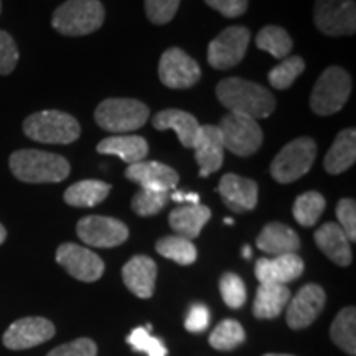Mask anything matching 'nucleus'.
I'll return each mask as SVG.
<instances>
[{"instance_id": "nucleus-1", "label": "nucleus", "mask_w": 356, "mask_h": 356, "mask_svg": "<svg viewBox=\"0 0 356 356\" xmlns=\"http://www.w3.org/2000/svg\"><path fill=\"white\" fill-rule=\"evenodd\" d=\"M218 101L229 113L243 114L259 121L269 118L275 109V97L261 84L241 78H226L216 86Z\"/></svg>"}, {"instance_id": "nucleus-2", "label": "nucleus", "mask_w": 356, "mask_h": 356, "mask_svg": "<svg viewBox=\"0 0 356 356\" xmlns=\"http://www.w3.org/2000/svg\"><path fill=\"white\" fill-rule=\"evenodd\" d=\"M13 177L24 184H60L68 178L70 162L61 155L37 149L15 150L8 159Z\"/></svg>"}, {"instance_id": "nucleus-3", "label": "nucleus", "mask_w": 356, "mask_h": 356, "mask_svg": "<svg viewBox=\"0 0 356 356\" xmlns=\"http://www.w3.org/2000/svg\"><path fill=\"white\" fill-rule=\"evenodd\" d=\"M106 10L99 0H66L53 12L51 25L66 37H83L104 24Z\"/></svg>"}, {"instance_id": "nucleus-4", "label": "nucleus", "mask_w": 356, "mask_h": 356, "mask_svg": "<svg viewBox=\"0 0 356 356\" xmlns=\"http://www.w3.org/2000/svg\"><path fill=\"white\" fill-rule=\"evenodd\" d=\"M29 139L40 144H73L81 136V126L73 115L63 111H40L30 114L24 122Z\"/></svg>"}, {"instance_id": "nucleus-5", "label": "nucleus", "mask_w": 356, "mask_h": 356, "mask_svg": "<svg viewBox=\"0 0 356 356\" xmlns=\"http://www.w3.org/2000/svg\"><path fill=\"white\" fill-rule=\"evenodd\" d=\"M149 106L129 97H109L102 101L95 111L97 126L115 136L144 127L149 121Z\"/></svg>"}, {"instance_id": "nucleus-6", "label": "nucleus", "mask_w": 356, "mask_h": 356, "mask_svg": "<svg viewBox=\"0 0 356 356\" xmlns=\"http://www.w3.org/2000/svg\"><path fill=\"white\" fill-rule=\"evenodd\" d=\"M351 95V78L340 66H330L320 74L310 95V108L318 115H332L343 109Z\"/></svg>"}, {"instance_id": "nucleus-7", "label": "nucleus", "mask_w": 356, "mask_h": 356, "mask_svg": "<svg viewBox=\"0 0 356 356\" xmlns=\"http://www.w3.org/2000/svg\"><path fill=\"white\" fill-rule=\"evenodd\" d=\"M317 157V144L310 137H299L279 150L270 162V175L277 184H292L299 180L314 165Z\"/></svg>"}, {"instance_id": "nucleus-8", "label": "nucleus", "mask_w": 356, "mask_h": 356, "mask_svg": "<svg viewBox=\"0 0 356 356\" xmlns=\"http://www.w3.org/2000/svg\"><path fill=\"white\" fill-rule=\"evenodd\" d=\"M216 127L220 131L225 150H229L238 157H249L256 154L264 140V134L257 121L243 114H226Z\"/></svg>"}, {"instance_id": "nucleus-9", "label": "nucleus", "mask_w": 356, "mask_h": 356, "mask_svg": "<svg viewBox=\"0 0 356 356\" xmlns=\"http://www.w3.org/2000/svg\"><path fill=\"white\" fill-rule=\"evenodd\" d=\"M314 20L317 29L328 37H341L356 32L355 0H315Z\"/></svg>"}, {"instance_id": "nucleus-10", "label": "nucleus", "mask_w": 356, "mask_h": 356, "mask_svg": "<svg viewBox=\"0 0 356 356\" xmlns=\"http://www.w3.org/2000/svg\"><path fill=\"white\" fill-rule=\"evenodd\" d=\"M251 32L246 26H228L211 40L208 47V63L215 70H229L243 61L248 51Z\"/></svg>"}, {"instance_id": "nucleus-11", "label": "nucleus", "mask_w": 356, "mask_h": 356, "mask_svg": "<svg viewBox=\"0 0 356 356\" xmlns=\"http://www.w3.org/2000/svg\"><path fill=\"white\" fill-rule=\"evenodd\" d=\"M76 233L79 239L92 248H115L127 241L129 228L121 220L109 216H84L78 221Z\"/></svg>"}, {"instance_id": "nucleus-12", "label": "nucleus", "mask_w": 356, "mask_h": 356, "mask_svg": "<svg viewBox=\"0 0 356 356\" xmlns=\"http://www.w3.org/2000/svg\"><path fill=\"white\" fill-rule=\"evenodd\" d=\"M159 78L167 88L186 89L200 81L202 70L197 61L181 48H168L160 56Z\"/></svg>"}, {"instance_id": "nucleus-13", "label": "nucleus", "mask_w": 356, "mask_h": 356, "mask_svg": "<svg viewBox=\"0 0 356 356\" xmlns=\"http://www.w3.org/2000/svg\"><path fill=\"white\" fill-rule=\"evenodd\" d=\"M56 262L71 277L81 282H95L104 274V262L91 249L74 243H65L56 249Z\"/></svg>"}, {"instance_id": "nucleus-14", "label": "nucleus", "mask_w": 356, "mask_h": 356, "mask_svg": "<svg viewBox=\"0 0 356 356\" xmlns=\"http://www.w3.org/2000/svg\"><path fill=\"white\" fill-rule=\"evenodd\" d=\"M56 328L48 318L25 317L13 322L3 333V345L8 350H29L55 337Z\"/></svg>"}, {"instance_id": "nucleus-15", "label": "nucleus", "mask_w": 356, "mask_h": 356, "mask_svg": "<svg viewBox=\"0 0 356 356\" xmlns=\"http://www.w3.org/2000/svg\"><path fill=\"white\" fill-rule=\"evenodd\" d=\"M325 291L318 284H307L296 293L293 299L287 304V325L293 330L307 328L317 320L320 312L323 310Z\"/></svg>"}, {"instance_id": "nucleus-16", "label": "nucleus", "mask_w": 356, "mask_h": 356, "mask_svg": "<svg viewBox=\"0 0 356 356\" xmlns=\"http://www.w3.org/2000/svg\"><path fill=\"white\" fill-rule=\"evenodd\" d=\"M218 193L221 195L226 207L234 213L254 210L259 200V188L256 181L236 173H226L221 177Z\"/></svg>"}, {"instance_id": "nucleus-17", "label": "nucleus", "mask_w": 356, "mask_h": 356, "mask_svg": "<svg viewBox=\"0 0 356 356\" xmlns=\"http://www.w3.org/2000/svg\"><path fill=\"white\" fill-rule=\"evenodd\" d=\"M305 264L297 252L274 257H261L254 266V274L259 284H286L299 279L304 274Z\"/></svg>"}, {"instance_id": "nucleus-18", "label": "nucleus", "mask_w": 356, "mask_h": 356, "mask_svg": "<svg viewBox=\"0 0 356 356\" xmlns=\"http://www.w3.org/2000/svg\"><path fill=\"white\" fill-rule=\"evenodd\" d=\"M126 178L140 186L142 190L170 191L178 185V173L165 163L142 160L126 168Z\"/></svg>"}, {"instance_id": "nucleus-19", "label": "nucleus", "mask_w": 356, "mask_h": 356, "mask_svg": "<svg viewBox=\"0 0 356 356\" xmlns=\"http://www.w3.org/2000/svg\"><path fill=\"white\" fill-rule=\"evenodd\" d=\"M195 159L200 165V177H210L218 172L225 160V145H222L220 131L216 126H202L193 144Z\"/></svg>"}, {"instance_id": "nucleus-20", "label": "nucleus", "mask_w": 356, "mask_h": 356, "mask_svg": "<svg viewBox=\"0 0 356 356\" xmlns=\"http://www.w3.org/2000/svg\"><path fill=\"white\" fill-rule=\"evenodd\" d=\"M157 264L149 256H134L122 267V280L126 287L139 299H150L155 292Z\"/></svg>"}, {"instance_id": "nucleus-21", "label": "nucleus", "mask_w": 356, "mask_h": 356, "mask_svg": "<svg viewBox=\"0 0 356 356\" xmlns=\"http://www.w3.org/2000/svg\"><path fill=\"white\" fill-rule=\"evenodd\" d=\"M257 249L270 256H282V254H293L299 251L300 239L291 226L284 222L273 221L266 225L256 239Z\"/></svg>"}, {"instance_id": "nucleus-22", "label": "nucleus", "mask_w": 356, "mask_h": 356, "mask_svg": "<svg viewBox=\"0 0 356 356\" xmlns=\"http://www.w3.org/2000/svg\"><path fill=\"white\" fill-rule=\"evenodd\" d=\"M152 126L157 131H173L178 136V140L186 149H193L195 140L200 132V122L195 115L181 109L160 111L152 118Z\"/></svg>"}, {"instance_id": "nucleus-23", "label": "nucleus", "mask_w": 356, "mask_h": 356, "mask_svg": "<svg viewBox=\"0 0 356 356\" xmlns=\"http://www.w3.org/2000/svg\"><path fill=\"white\" fill-rule=\"evenodd\" d=\"M314 238L320 251L337 266L346 267L351 264L353 256H351L350 239L337 222H325L315 231Z\"/></svg>"}, {"instance_id": "nucleus-24", "label": "nucleus", "mask_w": 356, "mask_h": 356, "mask_svg": "<svg viewBox=\"0 0 356 356\" xmlns=\"http://www.w3.org/2000/svg\"><path fill=\"white\" fill-rule=\"evenodd\" d=\"M210 208L204 207V204H185V207L175 208L168 215V222H170V228L175 231L177 236L193 241L202 233V229L210 221Z\"/></svg>"}, {"instance_id": "nucleus-25", "label": "nucleus", "mask_w": 356, "mask_h": 356, "mask_svg": "<svg viewBox=\"0 0 356 356\" xmlns=\"http://www.w3.org/2000/svg\"><path fill=\"white\" fill-rule=\"evenodd\" d=\"M96 150L104 155H115L124 162L132 165V163L142 162L149 154V144L144 137L140 136H127V134H119V136H111L102 139L97 144Z\"/></svg>"}, {"instance_id": "nucleus-26", "label": "nucleus", "mask_w": 356, "mask_h": 356, "mask_svg": "<svg viewBox=\"0 0 356 356\" xmlns=\"http://www.w3.org/2000/svg\"><path fill=\"white\" fill-rule=\"evenodd\" d=\"M356 160V131L345 129L337 136L330 150L323 159V168L330 175H340L348 170Z\"/></svg>"}, {"instance_id": "nucleus-27", "label": "nucleus", "mask_w": 356, "mask_h": 356, "mask_svg": "<svg viewBox=\"0 0 356 356\" xmlns=\"http://www.w3.org/2000/svg\"><path fill=\"white\" fill-rule=\"evenodd\" d=\"M291 300V291L280 284H259L252 312L257 318L270 320L279 317Z\"/></svg>"}, {"instance_id": "nucleus-28", "label": "nucleus", "mask_w": 356, "mask_h": 356, "mask_svg": "<svg viewBox=\"0 0 356 356\" xmlns=\"http://www.w3.org/2000/svg\"><path fill=\"white\" fill-rule=\"evenodd\" d=\"M111 185L101 180H81L65 191V202L74 208H92L108 198Z\"/></svg>"}, {"instance_id": "nucleus-29", "label": "nucleus", "mask_w": 356, "mask_h": 356, "mask_svg": "<svg viewBox=\"0 0 356 356\" xmlns=\"http://www.w3.org/2000/svg\"><path fill=\"white\" fill-rule=\"evenodd\" d=\"M330 337L338 348L350 356L356 355V310L346 307L337 315L330 328Z\"/></svg>"}, {"instance_id": "nucleus-30", "label": "nucleus", "mask_w": 356, "mask_h": 356, "mask_svg": "<svg viewBox=\"0 0 356 356\" xmlns=\"http://www.w3.org/2000/svg\"><path fill=\"white\" fill-rule=\"evenodd\" d=\"M155 249L162 257L170 259L180 266H190L197 261V248L193 241L181 238V236H165L159 239Z\"/></svg>"}, {"instance_id": "nucleus-31", "label": "nucleus", "mask_w": 356, "mask_h": 356, "mask_svg": "<svg viewBox=\"0 0 356 356\" xmlns=\"http://www.w3.org/2000/svg\"><path fill=\"white\" fill-rule=\"evenodd\" d=\"M256 47L262 51H267L270 56L284 60L292 51L293 42L286 30L277 25H267L257 33Z\"/></svg>"}, {"instance_id": "nucleus-32", "label": "nucleus", "mask_w": 356, "mask_h": 356, "mask_svg": "<svg viewBox=\"0 0 356 356\" xmlns=\"http://www.w3.org/2000/svg\"><path fill=\"white\" fill-rule=\"evenodd\" d=\"M325 207H327V202H325L322 193H318V191H305L293 202L292 213L300 226L310 228L323 215Z\"/></svg>"}, {"instance_id": "nucleus-33", "label": "nucleus", "mask_w": 356, "mask_h": 356, "mask_svg": "<svg viewBox=\"0 0 356 356\" xmlns=\"http://www.w3.org/2000/svg\"><path fill=\"white\" fill-rule=\"evenodd\" d=\"M246 340V332L238 320L226 318L216 325L210 335V345L215 350L231 351L241 346Z\"/></svg>"}, {"instance_id": "nucleus-34", "label": "nucleus", "mask_w": 356, "mask_h": 356, "mask_svg": "<svg viewBox=\"0 0 356 356\" xmlns=\"http://www.w3.org/2000/svg\"><path fill=\"white\" fill-rule=\"evenodd\" d=\"M304 71H305L304 58L287 56L284 58L277 66H274V68L269 71V76H267V79H269L270 86L282 91V89L291 88L293 81H296Z\"/></svg>"}, {"instance_id": "nucleus-35", "label": "nucleus", "mask_w": 356, "mask_h": 356, "mask_svg": "<svg viewBox=\"0 0 356 356\" xmlns=\"http://www.w3.org/2000/svg\"><path fill=\"white\" fill-rule=\"evenodd\" d=\"M150 325L147 327H137L129 333L127 343L132 346L137 353H147V356H167V348L160 338L150 333Z\"/></svg>"}, {"instance_id": "nucleus-36", "label": "nucleus", "mask_w": 356, "mask_h": 356, "mask_svg": "<svg viewBox=\"0 0 356 356\" xmlns=\"http://www.w3.org/2000/svg\"><path fill=\"white\" fill-rule=\"evenodd\" d=\"M168 202L167 191L154 190H139L132 198V210L139 216H154L163 210Z\"/></svg>"}, {"instance_id": "nucleus-37", "label": "nucleus", "mask_w": 356, "mask_h": 356, "mask_svg": "<svg viewBox=\"0 0 356 356\" xmlns=\"http://www.w3.org/2000/svg\"><path fill=\"white\" fill-rule=\"evenodd\" d=\"M220 292L225 304L231 309H241L246 304V286L238 274L226 273L220 280Z\"/></svg>"}, {"instance_id": "nucleus-38", "label": "nucleus", "mask_w": 356, "mask_h": 356, "mask_svg": "<svg viewBox=\"0 0 356 356\" xmlns=\"http://www.w3.org/2000/svg\"><path fill=\"white\" fill-rule=\"evenodd\" d=\"M180 0H145V13L155 25H165L177 15Z\"/></svg>"}, {"instance_id": "nucleus-39", "label": "nucleus", "mask_w": 356, "mask_h": 356, "mask_svg": "<svg viewBox=\"0 0 356 356\" xmlns=\"http://www.w3.org/2000/svg\"><path fill=\"white\" fill-rule=\"evenodd\" d=\"M337 225L343 229L351 243L356 241V203L351 198H341L337 203Z\"/></svg>"}, {"instance_id": "nucleus-40", "label": "nucleus", "mask_w": 356, "mask_h": 356, "mask_svg": "<svg viewBox=\"0 0 356 356\" xmlns=\"http://www.w3.org/2000/svg\"><path fill=\"white\" fill-rule=\"evenodd\" d=\"M19 48L15 40L3 30H0V74H10L19 63Z\"/></svg>"}, {"instance_id": "nucleus-41", "label": "nucleus", "mask_w": 356, "mask_h": 356, "mask_svg": "<svg viewBox=\"0 0 356 356\" xmlns=\"http://www.w3.org/2000/svg\"><path fill=\"white\" fill-rule=\"evenodd\" d=\"M47 356H97V346L91 338H78L56 346Z\"/></svg>"}, {"instance_id": "nucleus-42", "label": "nucleus", "mask_w": 356, "mask_h": 356, "mask_svg": "<svg viewBox=\"0 0 356 356\" xmlns=\"http://www.w3.org/2000/svg\"><path fill=\"white\" fill-rule=\"evenodd\" d=\"M210 323V310L204 304H193L185 318V328L191 333L204 332Z\"/></svg>"}, {"instance_id": "nucleus-43", "label": "nucleus", "mask_w": 356, "mask_h": 356, "mask_svg": "<svg viewBox=\"0 0 356 356\" xmlns=\"http://www.w3.org/2000/svg\"><path fill=\"white\" fill-rule=\"evenodd\" d=\"M204 2L213 10L220 12L221 15L228 17V19L241 17L248 10V0H204Z\"/></svg>"}, {"instance_id": "nucleus-44", "label": "nucleus", "mask_w": 356, "mask_h": 356, "mask_svg": "<svg viewBox=\"0 0 356 356\" xmlns=\"http://www.w3.org/2000/svg\"><path fill=\"white\" fill-rule=\"evenodd\" d=\"M172 200L178 203H188V204H198L200 203V195L193 193V191H175L172 193Z\"/></svg>"}, {"instance_id": "nucleus-45", "label": "nucleus", "mask_w": 356, "mask_h": 356, "mask_svg": "<svg viewBox=\"0 0 356 356\" xmlns=\"http://www.w3.org/2000/svg\"><path fill=\"white\" fill-rule=\"evenodd\" d=\"M241 254H243L244 259H251V257H252V251H251V248H249V246H244V248H243V251H241Z\"/></svg>"}, {"instance_id": "nucleus-46", "label": "nucleus", "mask_w": 356, "mask_h": 356, "mask_svg": "<svg viewBox=\"0 0 356 356\" xmlns=\"http://www.w3.org/2000/svg\"><path fill=\"white\" fill-rule=\"evenodd\" d=\"M6 239H7V229L3 228V225L0 222V244L6 243Z\"/></svg>"}, {"instance_id": "nucleus-47", "label": "nucleus", "mask_w": 356, "mask_h": 356, "mask_svg": "<svg viewBox=\"0 0 356 356\" xmlns=\"http://www.w3.org/2000/svg\"><path fill=\"white\" fill-rule=\"evenodd\" d=\"M262 356H293V355H287V353H266Z\"/></svg>"}, {"instance_id": "nucleus-48", "label": "nucleus", "mask_w": 356, "mask_h": 356, "mask_svg": "<svg viewBox=\"0 0 356 356\" xmlns=\"http://www.w3.org/2000/svg\"><path fill=\"white\" fill-rule=\"evenodd\" d=\"M225 222H226V225H234V221L231 220V218H225Z\"/></svg>"}, {"instance_id": "nucleus-49", "label": "nucleus", "mask_w": 356, "mask_h": 356, "mask_svg": "<svg viewBox=\"0 0 356 356\" xmlns=\"http://www.w3.org/2000/svg\"><path fill=\"white\" fill-rule=\"evenodd\" d=\"M0 12H2V0H0Z\"/></svg>"}]
</instances>
